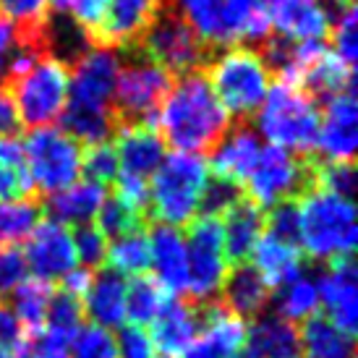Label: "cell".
Masks as SVG:
<instances>
[{"mask_svg":"<svg viewBox=\"0 0 358 358\" xmlns=\"http://www.w3.org/2000/svg\"><path fill=\"white\" fill-rule=\"evenodd\" d=\"M120 55L105 45L79 50L71 66L69 108L60 118V129L71 134L81 147L110 141L115 134V81L120 73Z\"/></svg>","mask_w":358,"mask_h":358,"instance_id":"cell-1","label":"cell"},{"mask_svg":"<svg viewBox=\"0 0 358 358\" xmlns=\"http://www.w3.org/2000/svg\"><path fill=\"white\" fill-rule=\"evenodd\" d=\"M230 115L217 102L204 73L194 71L170 84L150 126L173 152H209L230 129Z\"/></svg>","mask_w":358,"mask_h":358,"instance_id":"cell-2","label":"cell"},{"mask_svg":"<svg viewBox=\"0 0 358 358\" xmlns=\"http://www.w3.org/2000/svg\"><path fill=\"white\" fill-rule=\"evenodd\" d=\"M299 249L317 262H338L353 257L358 243L356 204L350 196H340L319 186H308L299 199Z\"/></svg>","mask_w":358,"mask_h":358,"instance_id":"cell-3","label":"cell"},{"mask_svg":"<svg viewBox=\"0 0 358 358\" xmlns=\"http://www.w3.org/2000/svg\"><path fill=\"white\" fill-rule=\"evenodd\" d=\"M204 79L230 120H246L272 90L275 71L269 66L267 52L257 50L254 45H230L209 58Z\"/></svg>","mask_w":358,"mask_h":358,"instance_id":"cell-4","label":"cell"},{"mask_svg":"<svg viewBox=\"0 0 358 358\" xmlns=\"http://www.w3.org/2000/svg\"><path fill=\"white\" fill-rule=\"evenodd\" d=\"M319 108L317 97H311L301 84L293 81H275L267 92L264 102L251 115L262 144L278 147L290 155L314 152L319 131Z\"/></svg>","mask_w":358,"mask_h":358,"instance_id":"cell-5","label":"cell"},{"mask_svg":"<svg viewBox=\"0 0 358 358\" xmlns=\"http://www.w3.org/2000/svg\"><path fill=\"white\" fill-rule=\"evenodd\" d=\"M212 183L207 159L189 152H170L150 178L147 209L157 225L186 228L201 215V204Z\"/></svg>","mask_w":358,"mask_h":358,"instance_id":"cell-6","label":"cell"},{"mask_svg":"<svg viewBox=\"0 0 358 358\" xmlns=\"http://www.w3.org/2000/svg\"><path fill=\"white\" fill-rule=\"evenodd\" d=\"M8 94L19 123L27 129L58 126L69 108L71 66L66 58L42 50L29 69L10 79Z\"/></svg>","mask_w":358,"mask_h":358,"instance_id":"cell-7","label":"cell"},{"mask_svg":"<svg viewBox=\"0 0 358 358\" xmlns=\"http://www.w3.org/2000/svg\"><path fill=\"white\" fill-rule=\"evenodd\" d=\"M21 144L34 191L52 196L81 178L84 147L60 126L29 129V136Z\"/></svg>","mask_w":358,"mask_h":358,"instance_id":"cell-8","label":"cell"},{"mask_svg":"<svg viewBox=\"0 0 358 358\" xmlns=\"http://www.w3.org/2000/svg\"><path fill=\"white\" fill-rule=\"evenodd\" d=\"M183 236H186V254H189L186 293L196 303H215L230 272V262L222 246L220 217L199 215L186 225Z\"/></svg>","mask_w":358,"mask_h":358,"instance_id":"cell-9","label":"cell"},{"mask_svg":"<svg viewBox=\"0 0 358 358\" xmlns=\"http://www.w3.org/2000/svg\"><path fill=\"white\" fill-rule=\"evenodd\" d=\"M311 173L314 170L299 155L264 144L257 165L243 183L246 199L259 209H272L285 201H296L311 186Z\"/></svg>","mask_w":358,"mask_h":358,"instance_id":"cell-10","label":"cell"},{"mask_svg":"<svg viewBox=\"0 0 358 358\" xmlns=\"http://www.w3.org/2000/svg\"><path fill=\"white\" fill-rule=\"evenodd\" d=\"M170 84H173V76L168 71H162L157 63H152L144 55H136L129 63H120L113 108L123 118L150 123L162 97L168 94Z\"/></svg>","mask_w":358,"mask_h":358,"instance_id":"cell-11","label":"cell"},{"mask_svg":"<svg viewBox=\"0 0 358 358\" xmlns=\"http://www.w3.org/2000/svg\"><path fill=\"white\" fill-rule=\"evenodd\" d=\"M141 55L157 63L170 76H186L201 66L204 60V45L199 37L170 10H165L139 40Z\"/></svg>","mask_w":358,"mask_h":358,"instance_id":"cell-12","label":"cell"},{"mask_svg":"<svg viewBox=\"0 0 358 358\" xmlns=\"http://www.w3.org/2000/svg\"><path fill=\"white\" fill-rule=\"evenodd\" d=\"M21 251L31 278L48 280V282L63 280L71 269L79 267L76 249H73V230L50 217L37 222V228L24 241Z\"/></svg>","mask_w":358,"mask_h":358,"instance_id":"cell-13","label":"cell"},{"mask_svg":"<svg viewBox=\"0 0 358 358\" xmlns=\"http://www.w3.org/2000/svg\"><path fill=\"white\" fill-rule=\"evenodd\" d=\"M332 16L324 0H269V31L285 45H324Z\"/></svg>","mask_w":358,"mask_h":358,"instance_id":"cell-14","label":"cell"},{"mask_svg":"<svg viewBox=\"0 0 358 358\" xmlns=\"http://www.w3.org/2000/svg\"><path fill=\"white\" fill-rule=\"evenodd\" d=\"M358 150V102L353 92L329 97L319 113V131L314 152L324 162H353Z\"/></svg>","mask_w":358,"mask_h":358,"instance_id":"cell-15","label":"cell"},{"mask_svg":"<svg viewBox=\"0 0 358 358\" xmlns=\"http://www.w3.org/2000/svg\"><path fill=\"white\" fill-rule=\"evenodd\" d=\"M168 0H108L105 16L94 29V45L105 48H126L136 45L144 31L165 13Z\"/></svg>","mask_w":358,"mask_h":358,"instance_id":"cell-16","label":"cell"},{"mask_svg":"<svg viewBox=\"0 0 358 358\" xmlns=\"http://www.w3.org/2000/svg\"><path fill=\"white\" fill-rule=\"evenodd\" d=\"M319 311L345 335H356L358 329V282L353 257L329 262L324 272L317 278Z\"/></svg>","mask_w":358,"mask_h":358,"instance_id":"cell-17","label":"cell"},{"mask_svg":"<svg viewBox=\"0 0 358 358\" xmlns=\"http://www.w3.org/2000/svg\"><path fill=\"white\" fill-rule=\"evenodd\" d=\"M264 150L262 139L257 136V131L251 126H230L222 139L212 147V155L207 159L209 176L220 183H228L233 189H241L249 173L257 165L259 155Z\"/></svg>","mask_w":358,"mask_h":358,"instance_id":"cell-18","label":"cell"},{"mask_svg":"<svg viewBox=\"0 0 358 358\" xmlns=\"http://www.w3.org/2000/svg\"><path fill=\"white\" fill-rule=\"evenodd\" d=\"M115 157H118V176H134V178L150 180L159 162L165 159L168 150L159 134L152 129L150 123L129 120L115 131V139L110 141Z\"/></svg>","mask_w":358,"mask_h":358,"instance_id":"cell-19","label":"cell"},{"mask_svg":"<svg viewBox=\"0 0 358 358\" xmlns=\"http://www.w3.org/2000/svg\"><path fill=\"white\" fill-rule=\"evenodd\" d=\"M150 238V272L162 290L170 296L186 293L189 280V254H186V236L180 228L155 225L147 233Z\"/></svg>","mask_w":358,"mask_h":358,"instance_id":"cell-20","label":"cell"},{"mask_svg":"<svg viewBox=\"0 0 358 358\" xmlns=\"http://www.w3.org/2000/svg\"><path fill=\"white\" fill-rule=\"evenodd\" d=\"M199 324L201 317L196 308L186 301L170 299L168 306L159 311V317L147 327V332L159 358H178L199 338Z\"/></svg>","mask_w":358,"mask_h":358,"instance_id":"cell-21","label":"cell"},{"mask_svg":"<svg viewBox=\"0 0 358 358\" xmlns=\"http://www.w3.org/2000/svg\"><path fill=\"white\" fill-rule=\"evenodd\" d=\"M220 228H222V246H225L230 267L246 264L254 246L264 236V209H259L249 199L233 201L220 215Z\"/></svg>","mask_w":358,"mask_h":358,"instance_id":"cell-22","label":"cell"},{"mask_svg":"<svg viewBox=\"0 0 358 358\" xmlns=\"http://www.w3.org/2000/svg\"><path fill=\"white\" fill-rule=\"evenodd\" d=\"M126 288H129V280L110 272V269H100L94 272L87 296L81 299V308H84V317L90 319L92 324L105 329H120L129 324L126 317Z\"/></svg>","mask_w":358,"mask_h":358,"instance_id":"cell-23","label":"cell"},{"mask_svg":"<svg viewBox=\"0 0 358 358\" xmlns=\"http://www.w3.org/2000/svg\"><path fill=\"white\" fill-rule=\"evenodd\" d=\"M251 267L259 272V278L267 282L272 290L282 288L290 280L306 275V257L301 254V249L296 243L282 238H275L264 233L259 243L251 251Z\"/></svg>","mask_w":358,"mask_h":358,"instance_id":"cell-24","label":"cell"},{"mask_svg":"<svg viewBox=\"0 0 358 358\" xmlns=\"http://www.w3.org/2000/svg\"><path fill=\"white\" fill-rule=\"evenodd\" d=\"M105 199H108L105 186L79 178L76 183H71L69 189L48 196V212H50V220L73 230L81 225H94Z\"/></svg>","mask_w":358,"mask_h":358,"instance_id":"cell-25","label":"cell"},{"mask_svg":"<svg viewBox=\"0 0 358 358\" xmlns=\"http://www.w3.org/2000/svg\"><path fill=\"white\" fill-rule=\"evenodd\" d=\"M220 296H222V306H228L243 319H257L267 314L272 303V288L259 278V272L251 264L230 267Z\"/></svg>","mask_w":358,"mask_h":358,"instance_id":"cell-26","label":"cell"},{"mask_svg":"<svg viewBox=\"0 0 358 358\" xmlns=\"http://www.w3.org/2000/svg\"><path fill=\"white\" fill-rule=\"evenodd\" d=\"M246 358H303L301 356L299 329L275 314H262L254 319L246 335Z\"/></svg>","mask_w":358,"mask_h":358,"instance_id":"cell-27","label":"cell"},{"mask_svg":"<svg viewBox=\"0 0 358 358\" xmlns=\"http://www.w3.org/2000/svg\"><path fill=\"white\" fill-rule=\"evenodd\" d=\"M299 84L311 97H335L353 87V66L340 60L327 45H319L301 71Z\"/></svg>","mask_w":358,"mask_h":358,"instance_id":"cell-28","label":"cell"},{"mask_svg":"<svg viewBox=\"0 0 358 358\" xmlns=\"http://www.w3.org/2000/svg\"><path fill=\"white\" fill-rule=\"evenodd\" d=\"M170 13L178 16L186 27H189L204 48H230L233 37L228 31L222 8H220V0H168Z\"/></svg>","mask_w":358,"mask_h":358,"instance_id":"cell-29","label":"cell"},{"mask_svg":"<svg viewBox=\"0 0 358 358\" xmlns=\"http://www.w3.org/2000/svg\"><path fill=\"white\" fill-rule=\"evenodd\" d=\"M220 8L233 37V45H259L267 42L269 0H220Z\"/></svg>","mask_w":358,"mask_h":358,"instance_id":"cell-30","label":"cell"},{"mask_svg":"<svg viewBox=\"0 0 358 358\" xmlns=\"http://www.w3.org/2000/svg\"><path fill=\"white\" fill-rule=\"evenodd\" d=\"M199 335L207 338L217 350H222L228 358H241L246 348V335L249 324L246 319L238 317L236 311H230L222 303H207V311L201 317Z\"/></svg>","mask_w":358,"mask_h":358,"instance_id":"cell-31","label":"cell"},{"mask_svg":"<svg viewBox=\"0 0 358 358\" xmlns=\"http://www.w3.org/2000/svg\"><path fill=\"white\" fill-rule=\"evenodd\" d=\"M301 356L306 358H350L353 356V338L335 327L327 317H311L299 329Z\"/></svg>","mask_w":358,"mask_h":358,"instance_id":"cell-32","label":"cell"},{"mask_svg":"<svg viewBox=\"0 0 358 358\" xmlns=\"http://www.w3.org/2000/svg\"><path fill=\"white\" fill-rule=\"evenodd\" d=\"M272 303H275V317L285 319L288 324H303L306 319L319 314L317 278L301 275L285 282L282 288L272 290Z\"/></svg>","mask_w":358,"mask_h":358,"instance_id":"cell-33","label":"cell"},{"mask_svg":"<svg viewBox=\"0 0 358 358\" xmlns=\"http://www.w3.org/2000/svg\"><path fill=\"white\" fill-rule=\"evenodd\" d=\"M105 264L110 272H115L120 278H141L150 275V238L144 230H131L126 236L110 238Z\"/></svg>","mask_w":358,"mask_h":358,"instance_id":"cell-34","label":"cell"},{"mask_svg":"<svg viewBox=\"0 0 358 358\" xmlns=\"http://www.w3.org/2000/svg\"><path fill=\"white\" fill-rule=\"evenodd\" d=\"M52 296H55V285L52 282L29 275L19 288L13 290L8 306L13 311V317L21 322V327L27 329V332H31V329H40L45 324Z\"/></svg>","mask_w":358,"mask_h":358,"instance_id":"cell-35","label":"cell"},{"mask_svg":"<svg viewBox=\"0 0 358 358\" xmlns=\"http://www.w3.org/2000/svg\"><path fill=\"white\" fill-rule=\"evenodd\" d=\"M34 186H31L27 157H24V144L16 136H3L0 139V201L29 199Z\"/></svg>","mask_w":358,"mask_h":358,"instance_id":"cell-36","label":"cell"},{"mask_svg":"<svg viewBox=\"0 0 358 358\" xmlns=\"http://www.w3.org/2000/svg\"><path fill=\"white\" fill-rule=\"evenodd\" d=\"M170 299H176V296L165 293L162 285L152 275L131 278L129 288H126V317H129V324L147 329L159 317V311L168 306Z\"/></svg>","mask_w":358,"mask_h":358,"instance_id":"cell-37","label":"cell"},{"mask_svg":"<svg viewBox=\"0 0 358 358\" xmlns=\"http://www.w3.org/2000/svg\"><path fill=\"white\" fill-rule=\"evenodd\" d=\"M40 220V207L31 199L0 201V249L24 243Z\"/></svg>","mask_w":358,"mask_h":358,"instance_id":"cell-38","label":"cell"},{"mask_svg":"<svg viewBox=\"0 0 358 358\" xmlns=\"http://www.w3.org/2000/svg\"><path fill=\"white\" fill-rule=\"evenodd\" d=\"M50 0H0V19L10 21L29 37H45L48 16H50Z\"/></svg>","mask_w":358,"mask_h":358,"instance_id":"cell-39","label":"cell"},{"mask_svg":"<svg viewBox=\"0 0 358 358\" xmlns=\"http://www.w3.org/2000/svg\"><path fill=\"white\" fill-rule=\"evenodd\" d=\"M69 358H118L115 332L84 322L69 340Z\"/></svg>","mask_w":358,"mask_h":358,"instance_id":"cell-40","label":"cell"},{"mask_svg":"<svg viewBox=\"0 0 358 358\" xmlns=\"http://www.w3.org/2000/svg\"><path fill=\"white\" fill-rule=\"evenodd\" d=\"M327 40H332L329 50L335 52L340 60H345L348 66H353L358 58V13L353 6L340 8L332 16V27H329Z\"/></svg>","mask_w":358,"mask_h":358,"instance_id":"cell-41","label":"cell"},{"mask_svg":"<svg viewBox=\"0 0 358 358\" xmlns=\"http://www.w3.org/2000/svg\"><path fill=\"white\" fill-rule=\"evenodd\" d=\"M10 358H69V338L48 327L31 329L24 335L16 348L8 353Z\"/></svg>","mask_w":358,"mask_h":358,"instance_id":"cell-42","label":"cell"},{"mask_svg":"<svg viewBox=\"0 0 358 358\" xmlns=\"http://www.w3.org/2000/svg\"><path fill=\"white\" fill-rule=\"evenodd\" d=\"M105 6H108V0H50V8L60 19H66L69 27L84 31V34L87 31L94 34L105 16Z\"/></svg>","mask_w":358,"mask_h":358,"instance_id":"cell-43","label":"cell"},{"mask_svg":"<svg viewBox=\"0 0 358 358\" xmlns=\"http://www.w3.org/2000/svg\"><path fill=\"white\" fill-rule=\"evenodd\" d=\"M118 157L110 141L102 144H92L84 147V162H81V178L92 180V183H100L108 189L110 183H115L118 178Z\"/></svg>","mask_w":358,"mask_h":358,"instance_id":"cell-44","label":"cell"},{"mask_svg":"<svg viewBox=\"0 0 358 358\" xmlns=\"http://www.w3.org/2000/svg\"><path fill=\"white\" fill-rule=\"evenodd\" d=\"M94 228L100 230L105 238H118V236H126L131 230L141 228V215L134 212L131 207H126L123 201H118L115 196H108L102 209L97 212V220H94Z\"/></svg>","mask_w":358,"mask_h":358,"instance_id":"cell-45","label":"cell"},{"mask_svg":"<svg viewBox=\"0 0 358 358\" xmlns=\"http://www.w3.org/2000/svg\"><path fill=\"white\" fill-rule=\"evenodd\" d=\"M84 324V308H81V301L63 293V290H55L50 303V311L45 317V324L42 327L58 332L63 338H73V332Z\"/></svg>","mask_w":358,"mask_h":358,"instance_id":"cell-46","label":"cell"},{"mask_svg":"<svg viewBox=\"0 0 358 358\" xmlns=\"http://www.w3.org/2000/svg\"><path fill=\"white\" fill-rule=\"evenodd\" d=\"M110 241L102 236L94 225H81L73 228V249H76V259L79 267L84 269H97L105 264V254H108Z\"/></svg>","mask_w":358,"mask_h":358,"instance_id":"cell-47","label":"cell"},{"mask_svg":"<svg viewBox=\"0 0 358 358\" xmlns=\"http://www.w3.org/2000/svg\"><path fill=\"white\" fill-rule=\"evenodd\" d=\"M27 278H29V267H27L24 251L19 246L0 249V303H6Z\"/></svg>","mask_w":358,"mask_h":358,"instance_id":"cell-48","label":"cell"},{"mask_svg":"<svg viewBox=\"0 0 358 358\" xmlns=\"http://www.w3.org/2000/svg\"><path fill=\"white\" fill-rule=\"evenodd\" d=\"M311 180H314V186H319V189H327L332 194L353 199V189H356L353 162H324L322 168L311 173Z\"/></svg>","mask_w":358,"mask_h":358,"instance_id":"cell-49","label":"cell"},{"mask_svg":"<svg viewBox=\"0 0 358 358\" xmlns=\"http://www.w3.org/2000/svg\"><path fill=\"white\" fill-rule=\"evenodd\" d=\"M31 42H42V40L40 37H29V34H24L19 27H13L10 21L0 19V81H6L10 63H13L16 55H19L27 45H31Z\"/></svg>","mask_w":358,"mask_h":358,"instance_id":"cell-50","label":"cell"},{"mask_svg":"<svg viewBox=\"0 0 358 358\" xmlns=\"http://www.w3.org/2000/svg\"><path fill=\"white\" fill-rule=\"evenodd\" d=\"M115 343H118V358H159L150 332L136 324L120 327Z\"/></svg>","mask_w":358,"mask_h":358,"instance_id":"cell-51","label":"cell"},{"mask_svg":"<svg viewBox=\"0 0 358 358\" xmlns=\"http://www.w3.org/2000/svg\"><path fill=\"white\" fill-rule=\"evenodd\" d=\"M264 233L275 236V238L296 243V238H299V212H296V201H285V204H278V207L269 209V215L264 217ZM296 246H299V243H296Z\"/></svg>","mask_w":358,"mask_h":358,"instance_id":"cell-52","label":"cell"},{"mask_svg":"<svg viewBox=\"0 0 358 358\" xmlns=\"http://www.w3.org/2000/svg\"><path fill=\"white\" fill-rule=\"evenodd\" d=\"M27 335V329L21 327V322L13 317L8 303H0V348L3 350H13Z\"/></svg>","mask_w":358,"mask_h":358,"instance_id":"cell-53","label":"cell"},{"mask_svg":"<svg viewBox=\"0 0 358 358\" xmlns=\"http://www.w3.org/2000/svg\"><path fill=\"white\" fill-rule=\"evenodd\" d=\"M19 115H16V108H13V100L8 94V87L0 84V139L3 136H16L19 131Z\"/></svg>","mask_w":358,"mask_h":358,"instance_id":"cell-54","label":"cell"},{"mask_svg":"<svg viewBox=\"0 0 358 358\" xmlns=\"http://www.w3.org/2000/svg\"><path fill=\"white\" fill-rule=\"evenodd\" d=\"M92 280H94V269H84V267L71 269L69 275L60 280V282H63V293H69V296L81 301L84 296H87Z\"/></svg>","mask_w":358,"mask_h":358,"instance_id":"cell-55","label":"cell"},{"mask_svg":"<svg viewBox=\"0 0 358 358\" xmlns=\"http://www.w3.org/2000/svg\"><path fill=\"white\" fill-rule=\"evenodd\" d=\"M178 358H228V356H225L222 350L215 348L207 338H201V335H199V338L194 340V343H191L189 348L183 350Z\"/></svg>","mask_w":358,"mask_h":358,"instance_id":"cell-56","label":"cell"},{"mask_svg":"<svg viewBox=\"0 0 358 358\" xmlns=\"http://www.w3.org/2000/svg\"><path fill=\"white\" fill-rule=\"evenodd\" d=\"M324 3H332L338 8H345V6H353V0H324Z\"/></svg>","mask_w":358,"mask_h":358,"instance_id":"cell-57","label":"cell"},{"mask_svg":"<svg viewBox=\"0 0 358 358\" xmlns=\"http://www.w3.org/2000/svg\"><path fill=\"white\" fill-rule=\"evenodd\" d=\"M0 358H10V356H8V350H3V348H0Z\"/></svg>","mask_w":358,"mask_h":358,"instance_id":"cell-58","label":"cell"}]
</instances>
